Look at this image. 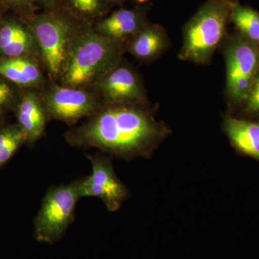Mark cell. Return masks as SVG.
<instances>
[{"label":"cell","mask_w":259,"mask_h":259,"mask_svg":"<svg viewBox=\"0 0 259 259\" xmlns=\"http://www.w3.org/2000/svg\"><path fill=\"white\" fill-rule=\"evenodd\" d=\"M171 131L140 105H108L65 134L74 147L96 148L127 161L150 158Z\"/></svg>","instance_id":"obj_1"},{"label":"cell","mask_w":259,"mask_h":259,"mask_svg":"<svg viewBox=\"0 0 259 259\" xmlns=\"http://www.w3.org/2000/svg\"><path fill=\"white\" fill-rule=\"evenodd\" d=\"M122 53L120 40L98 32L82 35L75 40L66 60L65 83L77 88L100 79L118 66Z\"/></svg>","instance_id":"obj_2"},{"label":"cell","mask_w":259,"mask_h":259,"mask_svg":"<svg viewBox=\"0 0 259 259\" xmlns=\"http://www.w3.org/2000/svg\"><path fill=\"white\" fill-rule=\"evenodd\" d=\"M229 20V0H207L186 24L179 58L208 64L224 38Z\"/></svg>","instance_id":"obj_3"},{"label":"cell","mask_w":259,"mask_h":259,"mask_svg":"<svg viewBox=\"0 0 259 259\" xmlns=\"http://www.w3.org/2000/svg\"><path fill=\"white\" fill-rule=\"evenodd\" d=\"M80 199L77 180L68 185L49 187L34 218L37 241L53 244L60 240L74 221L76 204Z\"/></svg>","instance_id":"obj_4"},{"label":"cell","mask_w":259,"mask_h":259,"mask_svg":"<svg viewBox=\"0 0 259 259\" xmlns=\"http://www.w3.org/2000/svg\"><path fill=\"white\" fill-rule=\"evenodd\" d=\"M226 94L233 105L243 103L259 73V47L238 35L225 48Z\"/></svg>","instance_id":"obj_5"},{"label":"cell","mask_w":259,"mask_h":259,"mask_svg":"<svg viewBox=\"0 0 259 259\" xmlns=\"http://www.w3.org/2000/svg\"><path fill=\"white\" fill-rule=\"evenodd\" d=\"M87 158L92 174L77 180L80 197H98L109 211L116 212L128 197V190L116 175L110 158L100 153L87 155Z\"/></svg>","instance_id":"obj_6"},{"label":"cell","mask_w":259,"mask_h":259,"mask_svg":"<svg viewBox=\"0 0 259 259\" xmlns=\"http://www.w3.org/2000/svg\"><path fill=\"white\" fill-rule=\"evenodd\" d=\"M34 36L41 50L49 74L56 77L66 62L71 27L55 16H41L32 23Z\"/></svg>","instance_id":"obj_7"},{"label":"cell","mask_w":259,"mask_h":259,"mask_svg":"<svg viewBox=\"0 0 259 259\" xmlns=\"http://www.w3.org/2000/svg\"><path fill=\"white\" fill-rule=\"evenodd\" d=\"M48 117L74 125L80 119L90 117L100 110L97 99L92 94L74 88L56 86L44 98Z\"/></svg>","instance_id":"obj_8"},{"label":"cell","mask_w":259,"mask_h":259,"mask_svg":"<svg viewBox=\"0 0 259 259\" xmlns=\"http://www.w3.org/2000/svg\"><path fill=\"white\" fill-rule=\"evenodd\" d=\"M98 89L108 105H140L144 100L137 75L125 66H117L102 76Z\"/></svg>","instance_id":"obj_9"},{"label":"cell","mask_w":259,"mask_h":259,"mask_svg":"<svg viewBox=\"0 0 259 259\" xmlns=\"http://www.w3.org/2000/svg\"><path fill=\"white\" fill-rule=\"evenodd\" d=\"M47 113L36 95L27 93L16 107L18 125L24 133L26 144H33L44 134Z\"/></svg>","instance_id":"obj_10"},{"label":"cell","mask_w":259,"mask_h":259,"mask_svg":"<svg viewBox=\"0 0 259 259\" xmlns=\"http://www.w3.org/2000/svg\"><path fill=\"white\" fill-rule=\"evenodd\" d=\"M223 130L238 151L259 161V123L226 115Z\"/></svg>","instance_id":"obj_11"},{"label":"cell","mask_w":259,"mask_h":259,"mask_svg":"<svg viewBox=\"0 0 259 259\" xmlns=\"http://www.w3.org/2000/svg\"><path fill=\"white\" fill-rule=\"evenodd\" d=\"M169 44L168 35L161 25L144 26L130 42L128 50L137 59L150 61L161 55Z\"/></svg>","instance_id":"obj_12"},{"label":"cell","mask_w":259,"mask_h":259,"mask_svg":"<svg viewBox=\"0 0 259 259\" xmlns=\"http://www.w3.org/2000/svg\"><path fill=\"white\" fill-rule=\"evenodd\" d=\"M144 27L142 17L134 10L122 9L112 13L99 24L98 33L120 40L134 36Z\"/></svg>","instance_id":"obj_13"},{"label":"cell","mask_w":259,"mask_h":259,"mask_svg":"<svg viewBox=\"0 0 259 259\" xmlns=\"http://www.w3.org/2000/svg\"><path fill=\"white\" fill-rule=\"evenodd\" d=\"M0 76L19 86H36L42 74L33 61L27 57H3L0 59Z\"/></svg>","instance_id":"obj_14"},{"label":"cell","mask_w":259,"mask_h":259,"mask_svg":"<svg viewBox=\"0 0 259 259\" xmlns=\"http://www.w3.org/2000/svg\"><path fill=\"white\" fill-rule=\"evenodd\" d=\"M230 20L242 36L256 44L259 38V13L248 6L229 0Z\"/></svg>","instance_id":"obj_15"},{"label":"cell","mask_w":259,"mask_h":259,"mask_svg":"<svg viewBox=\"0 0 259 259\" xmlns=\"http://www.w3.org/2000/svg\"><path fill=\"white\" fill-rule=\"evenodd\" d=\"M26 144L25 134L18 124L0 125V168L13 158L19 148Z\"/></svg>","instance_id":"obj_16"},{"label":"cell","mask_w":259,"mask_h":259,"mask_svg":"<svg viewBox=\"0 0 259 259\" xmlns=\"http://www.w3.org/2000/svg\"><path fill=\"white\" fill-rule=\"evenodd\" d=\"M32 37L23 26L12 40L1 51L0 54L4 57H26L31 51Z\"/></svg>","instance_id":"obj_17"},{"label":"cell","mask_w":259,"mask_h":259,"mask_svg":"<svg viewBox=\"0 0 259 259\" xmlns=\"http://www.w3.org/2000/svg\"><path fill=\"white\" fill-rule=\"evenodd\" d=\"M15 100V90L9 83L0 79V118L13 107Z\"/></svg>","instance_id":"obj_18"},{"label":"cell","mask_w":259,"mask_h":259,"mask_svg":"<svg viewBox=\"0 0 259 259\" xmlns=\"http://www.w3.org/2000/svg\"><path fill=\"white\" fill-rule=\"evenodd\" d=\"M245 111L250 115H259V73L249 93L243 102Z\"/></svg>","instance_id":"obj_19"},{"label":"cell","mask_w":259,"mask_h":259,"mask_svg":"<svg viewBox=\"0 0 259 259\" xmlns=\"http://www.w3.org/2000/svg\"><path fill=\"white\" fill-rule=\"evenodd\" d=\"M73 6L84 14L93 15L100 9V0H71Z\"/></svg>","instance_id":"obj_20"},{"label":"cell","mask_w":259,"mask_h":259,"mask_svg":"<svg viewBox=\"0 0 259 259\" xmlns=\"http://www.w3.org/2000/svg\"><path fill=\"white\" fill-rule=\"evenodd\" d=\"M136 1H137L138 3H146V2H147V1H149V0H136Z\"/></svg>","instance_id":"obj_21"},{"label":"cell","mask_w":259,"mask_h":259,"mask_svg":"<svg viewBox=\"0 0 259 259\" xmlns=\"http://www.w3.org/2000/svg\"><path fill=\"white\" fill-rule=\"evenodd\" d=\"M45 3H51L54 0H42Z\"/></svg>","instance_id":"obj_22"},{"label":"cell","mask_w":259,"mask_h":259,"mask_svg":"<svg viewBox=\"0 0 259 259\" xmlns=\"http://www.w3.org/2000/svg\"><path fill=\"white\" fill-rule=\"evenodd\" d=\"M2 124H3V117L0 118V125H1Z\"/></svg>","instance_id":"obj_23"},{"label":"cell","mask_w":259,"mask_h":259,"mask_svg":"<svg viewBox=\"0 0 259 259\" xmlns=\"http://www.w3.org/2000/svg\"><path fill=\"white\" fill-rule=\"evenodd\" d=\"M256 44V45L258 46V47H259V38H258V41H257L256 44Z\"/></svg>","instance_id":"obj_24"},{"label":"cell","mask_w":259,"mask_h":259,"mask_svg":"<svg viewBox=\"0 0 259 259\" xmlns=\"http://www.w3.org/2000/svg\"><path fill=\"white\" fill-rule=\"evenodd\" d=\"M10 1L15 2V3H18V0H10Z\"/></svg>","instance_id":"obj_25"},{"label":"cell","mask_w":259,"mask_h":259,"mask_svg":"<svg viewBox=\"0 0 259 259\" xmlns=\"http://www.w3.org/2000/svg\"><path fill=\"white\" fill-rule=\"evenodd\" d=\"M109 1L116 2V1H117V0H109Z\"/></svg>","instance_id":"obj_26"}]
</instances>
